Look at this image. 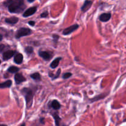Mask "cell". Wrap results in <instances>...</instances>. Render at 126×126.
<instances>
[{
  "label": "cell",
  "mask_w": 126,
  "mask_h": 126,
  "mask_svg": "<svg viewBox=\"0 0 126 126\" xmlns=\"http://www.w3.org/2000/svg\"><path fill=\"white\" fill-rule=\"evenodd\" d=\"M4 4L11 13H20L25 8L24 0H7Z\"/></svg>",
  "instance_id": "obj_1"
},
{
  "label": "cell",
  "mask_w": 126,
  "mask_h": 126,
  "mask_svg": "<svg viewBox=\"0 0 126 126\" xmlns=\"http://www.w3.org/2000/svg\"><path fill=\"white\" fill-rule=\"evenodd\" d=\"M22 94L25 95V97L26 103H27V108H30L32 107L33 104V95H34V92L32 91V89L30 88H24L22 91Z\"/></svg>",
  "instance_id": "obj_2"
},
{
  "label": "cell",
  "mask_w": 126,
  "mask_h": 126,
  "mask_svg": "<svg viewBox=\"0 0 126 126\" xmlns=\"http://www.w3.org/2000/svg\"><path fill=\"white\" fill-rule=\"evenodd\" d=\"M31 33H32V30L29 28H20L19 30H17L16 34V38L17 39H19L21 37L30 35V34H31Z\"/></svg>",
  "instance_id": "obj_3"
},
{
  "label": "cell",
  "mask_w": 126,
  "mask_h": 126,
  "mask_svg": "<svg viewBox=\"0 0 126 126\" xmlns=\"http://www.w3.org/2000/svg\"><path fill=\"white\" fill-rule=\"evenodd\" d=\"M79 28V25L77 24H75L73 25H71L70 27H68V28H65L63 31V34L64 35H68V34H70L71 33H72L73 32H75V30L78 29Z\"/></svg>",
  "instance_id": "obj_4"
},
{
  "label": "cell",
  "mask_w": 126,
  "mask_h": 126,
  "mask_svg": "<svg viewBox=\"0 0 126 126\" xmlns=\"http://www.w3.org/2000/svg\"><path fill=\"white\" fill-rule=\"evenodd\" d=\"M36 10H37V7H36V6H34V7H30L29 9H28L26 10V11H25V12L23 14V16L24 17H29V16H32V15L34 14L36 12Z\"/></svg>",
  "instance_id": "obj_5"
},
{
  "label": "cell",
  "mask_w": 126,
  "mask_h": 126,
  "mask_svg": "<svg viewBox=\"0 0 126 126\" xmlns=\"http://www.w3.org/2000/svg\"><path fill=\"white\" fill-rule=\"evenodd\" d=\"M16 51L12 50H9L7 51L4 52L3 53V55H2V58H3L4 60H7L9 59H10L11 58H12V57L14 55Z\"/></svg>",
  "instance_id": "obj_6"
},
{
  "label": "cell",
  "mask_w": 126,
  "mask_h": 126,
  "mask_svg": "<svg viewBox=\"0 0 126 126\" xmlns=\"http://www.w3.org/2000/svg\"><path fill=\"white\" fill-rule=\"evenodd\" d=\"M39 55L45 60H50L52 57V55L51 54H50L49 52H47V51H39Z\"/></svg>",
  "instance_id": "obj_7"
},
{
  "label": "cell",
  "mask_w": 126,
  "mask_h": 126,
  "mask_svg": "<svg viewBox=\"0 0 126 126\" xmlns=\"http://www.w3.org/2000/svg\"><path fill=\"white\" fill-rule=\"evenodd\" d=\"M15 81H16L17 84H19L22 83V82H24L26 81V79L22 74L20 73H16L15 75Z\"/></svg>",
  "instance_id": "obj_8"
},
{
  "label": "cell",
  "mask_w": 126,
  "mask_h": 126,
  "mask_svg": "<svg viewBox=\"0 0 126 126\" xmlns=\"http://www.w3.org/2000/svg\"><path fill=\"white\" fill-rule=\"evenodd\" d=\"M92 4V2L91 1H89V0H86V1L84 2V3L83 6L81 7V11L84 12L87 11L89 9L90 7H91Z\"/></svg>",
  "instance_id": "obj_9"
},
{
  "label": "cell",
  "mask_w": 126,
  "mask_h": 126,
  "mask_svg": "<svg viewBox=\"0 0 126 126\" xmlns=\"http://www.w3.org/2000/svg\"><path fill=\"white\" fill-rule=\"evenodd\" d=\"M111 15L110 13H103L99 17L100 20L103 22H108L111 18Z\"/></svg>",
  "instance_id": "obj_10"
},
{
  "label": "cell",
  "mask_w": 126,
  "mask_h": 126,
  "mask_svg": "<svg viewBox=\"0 0 126 126\" xmlns=\"http://www.w3.org/2000/svg\"><path fill=\"white\" fill-rule=\"evenodd\" d=\"M18 21V18L17 17H12L10 18H7L5 19V22L11 25H14L17 23Z\"/></svg>",
  "instance_id": "obj_11"
},
{
  "label": "cell",
  "mask_w": 126,
  "mask_h": 126,
  "mask_svg": "<svg viewBox=\"0 0 126 126\" xmlns=\"http://www.w3.org/2000/svg\"><path fill=\"white\" fill-rule=\"evenodd\" d=\"M23 55L22 54H20V53H18V54H16L14 57V62L17 64H21L22 63V61H23Z\"/></svg>",
  "instance_id": "obj_12"
},
{
  "label": "cell",
  "mask_w": 126,
  "mask_h": 126,
  "mask_svg": "<svg viewBox=\"0 0 126 126\" xmlns=\"http://www.w3.org/2000/svg\"><path fill=\"white\" fill-rule=\"evenodd\" d=\"M61 60H62V57H58L57 58V59H55L54 60H53L52 62L50 63V68L54 69L55 68L57 67L58 65H59V62H60V61Z\"/></svg>",
  "instance_id": "obj_13"
},
{
  "label": "cell",
  "mask_w": 126,
  "mask_h": 126,
  "mask_svg": "<svg viewBox=\"0 0 126 126\" xmlns=\"http://www.w3.org/2000/svg\"><path fill=\"white\" fill-rule=\"evenodd\" d=\"M51 107L53 109L55 110H59L61 107V105H60V103L58 102L56 100H54L51 103Z\"/></svg>",
  "instance_id": "obj_14"
},
{
  "label": "cell",
  "mask_w": 126,
  "mask_h": 126,
  "mask_svg": "<svg viewBox=\"0 0 126 126\" xmlns=\"http://www.w3.org/2000/svg\"><path fill=\"white\" fill-rule=\"evenodd\" d=\"M12 86V81L11 80H8V81H6V82H3V83L0 84V88L4 89V88H9Z\"/></svg>",
  "instance_id": "obj_15"
},
{
  "label": "cell",
  "mask_w": 126,
  "mask_h": 126,
  "mask_svg": "<svg viewBox=\"0 0 126 126\" xmlns=\"http://www.w3.org/2000/svg\"><path fill=\"white\" fill-rule=\"evenodd\" d=\"M53 117H54V119H55V125L56 126H60V121H61V118L59 117V114L57 113H54V114H52Z\"/></svg>",
  "instance_id": "obj_16"
},
{
  "label": "cell",
  "mask_w": 126,
  "mask_h": 126,
  "mask_svg": "<svg viewBox=\"0 0 126 126\" xmlns=\"http://www.w3.org/2000/svg\"><path fill=\"white\" fill-rule=\"evenodd\" d=\"M18 71H19V68H17V66H10L8 68V70H7V71L9 73H16L18 72Z\"/></svg>",
  "instance_id": "obj_17"
},
{
  "label": "cell",
  "mask_w": 126,
  "mask_h": 126,
  "mask_svg": "<svg viewBox=\"0 0 126 126\" xmlns=\"http://www.w3.org/2000/svg\"><path fill=\"white\" fill-rule=\"evenodd\" d=\"M31 78L33 79L36 80V81H39V80H41V76L39 73H34V74L31 75Z\"/></svg>",
  "instance_id": "obj_18"
},
{
  "label": "cell",
  "mask_w": 126,
  "mask_h": 126,
  "mask_svg": "<svg viewBox=\"0 0 126 126\" xmlns=\"http://www.w3.org/2000/svg\"><path fill=\"white\" fill-rule=\"evenodd\" d=\"M25 52L27 53L28 55H30V54H32V53H33V48L32 47L28 46L25 49Z\"/></svg>",
  "instance_id": "obj_19"
},
{
  "label": "cell",
  "mask_w": 126,
  "mask_h": 126,
  "mask_svg": "<svg viewBox=\"0 0 126 126\" xmlns=\"http://www.w3.org/2000/svg\"><path fill=\"white\" fill-rule=\"evenodd\" d=\"M71 76H72V74L70 73H65L63 75V78L68 79Z\"/></svg>",
  "instance_id": "obj_20"
},
{
  "label": "cell",
  "mask_w": 126,
  "mask_h": 126,
  "mask_svg": "<svg viewBox=\"0 0 126 126\" xmlns=\"http://www.w3.org/2000/svg\"><path fill=\"white\" fill-rule=\"evenodd\" d=\"M60 71H61V70H60V69H59L58 71H57V72L56 75H55V76H54V78H53L52 79H55L59 77V75H60Z\"/></svg>",
  "instance_id": "obj_21"
},
{
  "label": "cell",
  "mask_w": 126,
  "mask_h": 126,
  "mask_svg": "<svg viewBox=\"0 0 126 126\" xmlns=\"http://www.w3.org/2000/svg\"><path fill=\"white\" fill-rule=\"evenodd\" d=\"M47 16H48V12L46 11V12H44L43 13L41 14V17H43V18H44V17H46Z\"/></svg>",
  "instance_id": "obj_22"
},
{
  "label": "cell",
  "mask_w": 126,
  "mask_h": 126,
  "mask_svg": "<svg viewBox=\"0 0 126 126\" xmlns=\"http://www.w3.org/2000/svg\"><path fill=\"white\" fill-rule=\"evenodd\" d=\"M53 38H54V41H57V40H58V39H59V36L56 35V34H54V35H53Z\"/></svg>",
  "instance_id": "obj_23"
},
{
  "label": "cell",
  "mask_w": 126,
  "mask_h": 126,
  "mask_svg": "<svg viewBox=\"0 0 126 126\" xmlns=\"http://www.w3.org/2000/svg\"><path fill=\"white\" fill-rule=\"evenodd\" d=\"M28 24L33 27V26H34V25H35V22H34V21H30V22H28Z\"/></svg>",
  "instance_id": "obj_24"
},
{
  "label": "cell",
  "mask_w": 126,
  "mask_h": 126,
  "mask_svg": "<svg viewBox=\"0 0 126 126\" xmlns=\"http://www.w3.org/2000/svg\"><path fill=\"white\" fill-rule=\"evenodd\" d=\"M4 47L5 46L3 44H1V45H0V52H1L4 49Z\"/></svg>",
  "instance_id": "obj_25"
},
{
  "label": "cell",
  "mask_w": 126,
  "mask_h": 126,
  "mask_svg": "<svg viewBox=\"0 0 126 126\" xmlns=\"http://www.w3.org/2000/svg\"><path fill=\"white\" fill-rule=\"evenodd\" d=\"M44 118H41V119H40V121H41V123H42V124H44Z\"/></svg>",
  "instance_id": "obj_26"
},
{
  "label": "cell",
  "mask_w": 126,
  "mask_h": 126,
  "mask_svg": "<svg viewBox=\"0 0 126 126\" xmlns=\"http://www.w3.org/2000/svg\"><path fill=\"white\" fill-rule=\"evenodd\" d=\"M2 35H1V34H0V41H1L2 40Z\"/></svg>",
  "instance_id": "obj_27"
},
{
  "label": "cell",
  "mask_w": 126,
  "mask_h": 126,
  "mask_svg": "<svg viewBox=\"0 0 126 126\" xmlns=\"http://www.w3.org/2000/svg\"><path fill=\"white\" fill-rule=\"evenodd\" d=\"M34 1V0H28V2H33Z\"/></svg>",
  "instance_id": "obj_28"
},
{
  "label": "cell",
  "mask_w": 126,
  "mask_h": 126,
  "mask_svg": "<svg viewBox=\"0 0 126 126\" xmlns=\"http://www.w3.org/2000/svg\"><path fill=\"white\" fill-rule=\"evenodd\" d=\"M0 126H7L6 124H0Z\"/></svg>",
  "instance_id": "obj_29"
},
{
  "label": "cell",
  "mask_w": 126,
  "mask_h": 126,
  "mask_svg": "<svg viewBox=\"0 0 126 126\" xmlns=\"http://www.w3.org/2000/svg\"><path fill=\"white\" fill-rule=\"evenodd\" d=\"M20 126H26V125H25V123H23V124H22Z\"/></svg>",
  "instance_id": "obj_30"
},
{
  "label": "cell",
  "mask_w": 126,
  "mask_h": 126,
  "mask_svg": "<svg viewBox=\"0 0 126 126\" xmlns=\"http://www.w3.org/2000/svg\"><path fill=\"white\" fill-rule=\"evenodd\" d=\"M0 64H1V60H0Z\"/></svg>",
  "instance_id": "obj_31"
}]
</instances>
